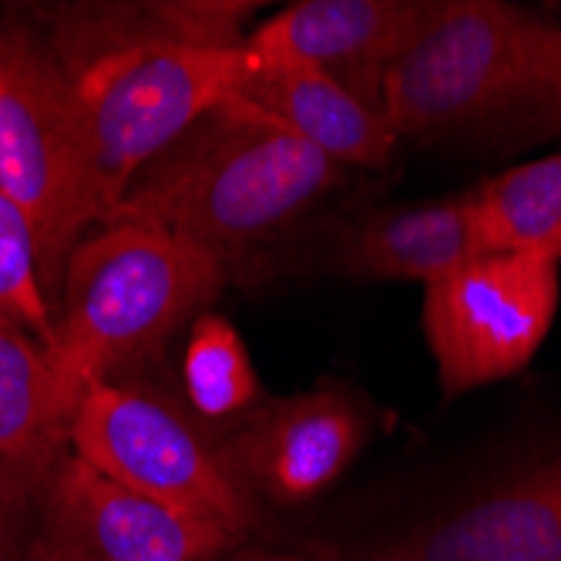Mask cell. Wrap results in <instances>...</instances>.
Masks as SVG:
<instances>
[{"mask_svg": "<svg viewBox=\"0 0 561 561\" xmlns=\"http://www.w3.org/2000/svg\"><path fill=\"white\" fill-rule=\"evenodd\" d=\"M0 561H21V545L14 541L4 512H0Z\"/></svg>", "mask_w": 561, "mask_h": 561, "instance_id": "cell-20", "label": "cell"}, {"mask_svg": "<svg viewBox=\"0 0 561 561\" xmlns=\"http://www.w3.org/2000/svg\"><path fill=\"white\" fill-rule=\"evenodd\" d=\"M0 192L27 216L41 286L58 310L65 266L91 232L78 105L41 24L0 21Z\"/></svg>", "mask_w": 561, "mask_h": 561, "instance_id": "cell-6", "label": "cell"}, {"mask_svg": "<svg viewBox=\"0 0 561 561\" xmlns=\"http://www.w3.org/2000/svg\"><path fill=\"white\" fill-rule=\"evenodd\" d=\"M68 457L71 417L61 407L47 346L0 317V512L21 551Z\"/></svg>", "mask_w": 561, "mask_h": 561, "instance_id": "cell-12", "label": "cell"}, {"mask_svg": "<svg viewBox=\"0 0 561 561\" xmlns=\"http://www.w3.org/2000/svg\"><path fill=\"white\" fill-rule=\"evenodd\" d=\"M232 266L156 226L105 222L65 266L47 360L65 414L98 383L138 377L219 299Z\"/></svg>", "mask_w": 561, "mask_h": 561, "instance_id": "cell-2", "label": "cell"}, {"mask_svg": "<svg viewBox=\"0 0 561 561\" xmlns=\"http://www.w3.org/2000/svg\"><path fill=\"white\" fill-rule=\"evenodd\" d=\"M340 175L317 148L232 94L138 172L105 222L165 229L236 270L245 249L317 209Z\"/></svg>", "mask_w": 561, "mask_h": 561, "instance_id": "cell-1", "label": "cell"}, {"mask_svg": "<svg viewBox=\"0 0 561 561\" xmlns=\"http://www.w3.org/2000/svg\"><path fill=\"white\" fill-rule=\"evenodd\" d=\"M260 4L242 0H138V4H58L41 14V31L61 58H84L98 50L192 44L239 47L245 21Z\"/></svg>", "mask_w": 561, "mask_h": 561, "instance_id": "cell-15", "label": "cell"}, {"mask_svg": "<svg viewBox=\"0 0 561 561\" xmlns=\"http://www.w3.org/2000/svg\"><path fill=\"white\" fill-rule=\"evenodd\" d=\"M219 561H317V554H302V551H279L266 541H245L222 554Z\"/></svg>", "mask_w": 561, "mask_h": 561, "instance_id": "cell-19", "label": "cell"}, {"mask_svg": "<svg viewBox=\"0 0 561 561\" xmlns=\"http://www.w3.org/2000/svg\"><path fill=\"white\" fill-rule=\"evenodd\" d=\"M431 0H299L242 41L249 65H310L383 112V78L434 21Z\"/></svg>", "mask_w": 561, "mask_h": 561, "instance_id": "cell-10", "label": "cell"}, {"mask_svg": "<svg viewBox=\"0 0 561 561\" xmlns=\"http://www.w3.org/2000/svg\"><path fill=\"white\" fill-rule=\"evenodd\" d=\"M0 317L24 327L44 346L55 336V313L41 286L31 222L4 192H0Z\"/></svg>", "mask_w": 561, "mask_h": 561, "instance_id": "cell-18", "label": "cell"}, {"mask_svg": "<svg viewBox=\"0 0 561 561\" xmlns=\"http://www.w3.org/2000/svg\"><path fill=\"white\" fill-rule=\"evenodd\" d=\"M179 397L192 417L219 440L263 403V383L239 330L216 310L188 327L179 364Z\"/></svg>", "mask_w": 561, "mask_h": 561, "instance_id": "cell-16", "label": "cell"}, {"mask_svg": "<svg viewBox=\"0 0 561 561\" xmlns=\"http://www.w3.org/2000/svg\"><path fill=\"white\" fill-rule=\"evenodd\" d=\"M561 299V263L481 252L427 283L424 333L444 397L504 380L531 364Z\"/></svg>", "mask_w": 561, "mask_h": 561, "instance_id": "cell-7", "label": "cell"}, {"mask_svg": "<svg viewBox=\"0 0 561 561\" xmlns=\"http://www.w3.org/2000/svg\"><path fill=\"white\" fill-rule=\"evenodd\" d=\"M484 252H528L561 263V151L515 165L474 188Z\"/></svg>", "mask_w": 561, "mask_h": 561, "instance_id": "cell-17", "label": "cell"}, {"mask_svg": "<svg viewBox=\"0 0 561 561\" xmlns=\"http://www.w3.org/2000/svg\"><path fill=\"white\" fill-rule=\"evenodd\" d=\"M236 94L340 169H380L400 141L380 108H370L367 101L310 65L245 61Z\"/></svg>", "mask_w": 561, "mask_h": 561, "instance_id": "cell-13", "label": "cell"}, {"mask_svg": "<svg viewBox=\"0 0 561 561\" xmlns=\"http://www.w3.org/2000/svg\"><path fill=\"white\" fill-rule=\"evenodd\" d=\"M367 431V414L353 393L320 383L263 397L222 444L236 474L266 507H296L320 497L350 468Z\"/></svg>", "mask_w": 561, "mask_h": 561, "instance_id": "cell-9", "label": "cell"}, {"mask_svg": "<svg viewBox=\"0 0 561 561\" xmlns=\"http://www.w3.org/2000/svg\"><path fill=\"white\" fill-rule=\"evenodd\" d=\"M481 252L474 192H465L364 216L336 249V263L353 279H414L427 286Z\"/></svg>", "mask_w": 561, "mask_h": 561, "instance_id": "cell-14", "label": "cell"}, {"mask_svg": "<svg viewBox=\"0 0 561 561\" xmlns=\"http://www.w3.org/2000/svg\"><path fill=\"white\" fill-rule=\"evenodd\" d=\"M239 545V535L138 494L71 454L21 561H219Z\"/></svg>", "mask_w": 561, "mask_h": 561, "instance_id": "cell-8", "label": "cell"}, {"mask_svg": "<svg viewBox=\"0 0 561 561\" xmlns=\"http://www.w3.org/2000/svg\"><path fill=\"white\" fill-rule=\"evenodd\" d=\"M317 561H561V454L454 512L367 548H320Z\"/></svg>", "mask_w": 561, "mask_h": 561, "instance_id": "cell-11", "label": "cell"}, {"mask_svg": "<svg viewBox=\"0 0 561 561\" xmlns=\"http://www.w3.org/2000/svg\"><path fill=\"white\" fill-rule=\"evenodd\" d=\"M61 68L81 125L84 213L88 226L98 229L145 165L236 94L245 55L242 44H151L98 50L61 61Z\"/></svg>", "mask_w": 561, "mask_h": 561, "instance_id": "cell-4", "label": "cell"}, {"mask_svg": "<svg viewBox=\"0 0 561 561\" xmlns=\"http://www.w3.org/2000/svg\"><path fill=\"white\" fill-rule=\"evenodd\" d=\"M397 138L561 135V27L497 0L440 4L383 78Z\"/></svg>", "mask_w": 561, "mask_h": 561, "instance_id": "cell-3", "label": "cell"}, {"mask_svg": "<svg viewBox=\"0 0 561 561\" xmlns=\"http://www.w3.org/2000/svg\"><path fill=\"white\" fill-rule=\"evenodd\" d=\"M71 454L125 488L242 541L273 535L270 507L236 474L226 444L202 427L185 400L141 374L91 387L71 421Z\"/></svg>", "mask_w": 561, "mask_h": 561, "instance_id": "cell-5", "label": "cell"}]
</instances>
